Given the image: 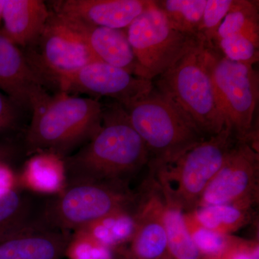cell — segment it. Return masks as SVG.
Returning <instances> with one entry per match:
<instances>
[{
    "label": "cell",
    "mask_w": 259,
    "mask_h": 259,
    "mask_svg": "<svg viewBox=\"0 0 259 259\" xmlns=\"http://www.w3.org/2000/svg\"><path fill=\"white\" fill-rule=\"evenodd\" d=\"M53 83L61 93L86 94L95 99L109 97L122 107L146 97L154 88L152 81L100 61L85 65L71 74L58 78Z\"/></svg>",
    "instance_id": "obj_11"
},
{
    "label": "cell",
    "mask_w": 259,
    "mask_h": 259,
    "mask_svg": "<svg viewBox=\"0 0 259 259\" xmlns=\"http://www.w3.org/2000/svg\"><path fill=\"white\" fill-rule=\"evenodd\" d=\"M20 151L16 145L10 141H0V164L9 166L15 161Z\"/></svg>",
    "instance_id": "obj_27"
},
{
    "label": "cell",
    "mask_w": 259,
    "mask_h": 259,
    "mask_svg": "<svg viewBox=\"0 0 259 259\" xmlns=\"http://www.w3.org/2000/svg\"><path fill=\"white\" fill-rule=\"evenodd\" d=\"M214 48L226 59L236 62L255 65L259 59V47L241 35L218 39Z\"/></svg>",
    "instance_id": "obj_23"
},
{
    "label": "cell",
    "mask_w": 259,
    "mask_h": 259,
    "mask_svg": "<svg viewBox=\"0 0 259 259\" xmlns=\"http://www.w3.org/2000/svg\"><path fill=\"white\" fill-rule=\"evenodd\" d=\"M212 47L199 35L180 60L153 81L155 88L169 97L207 138L226 127L209 71Z\"/></svg>",
    "instance_id": "obj_4"
},
{
    "label": "cell",
    "mask_w": 259,
    "mask_h": 259,
    "mask_svg": "<svg viewBox=\"0 0 259 259\" xmlns=\"http://www.w3.org/2000/svg\"><path fill=\"white\" fill-rule=\"evenodd\" d=\"M41 35L30 47L27 59L42 81L54 83L58 78L77 71L97 61L72 23L64 16L50 10Z\"/></svg>",
    "instance_id": "obj_9"
},
{
    "label": "cell",
    "mask_w": 259,
    "mask_h": 259,
    "mask_svg": "<svg viewBox=\"0 0 259 259\" xmlns=\"http://www.w3.org/2000/svg\"><path fill=\"white\" fill-rule=\"evenodd\" d=\"M233 3V0H207L198 35L210 47H214L218 29Z\"/></svg>",
    "instance_id": "obj_24"
},
{
    "label": "cell",
    "mask_w": 259,
    "mask_h": 259,
    "mask_svg": "<svg viewBox=\"0 0 259 259\" xmlns=\"http://www.w3.org/2000/svg\"><path fill=\"white\" fill-rule=\"evenodd\" d=\"M236 141L231 127L226 126L172 159L148 163L153 184L170 203L182 211H194Z\"/></svg>",
    "instance_id": "obj_3"
},
{
    "label": "cell",
    "mask_w": 259,
    "mask_h": 259,
    "mask_svg": "<svg viewBox=\"0 0 259 259\" xmlns=\"http://www.w3.org/2000/svg\"><path fill=\"white\" fill-rule=\"evenodd\" d=\"M253 66L229 60L211 49L209 71L218 109L237 140L246 142H253L259 99L258 73Z\"/></svg>",
    "instance_id": "obj_7"
},
{
    "label": "cell",
    "mask_w": 259,
    "mask_h": 259,
    "mask_svg": "<svg viewBox=\"0 0 259 259\" xmlns=\"http://www.w3.org/2000/svg\"><path fill=\"white\" fill-rule=\"evenodd\" d=\"M258 11V1L233 0L231 10L218 29L216 40L238 35L259 47Z\"/></svg>",
    "instance_id": "obj_20"
},
{
    "label": "cell",
    "mask_w": 259,
    "mask_h": 259,
    "mask_svg": "<svg viewBox=\"0 0 259 259\" xmlns=\"http://www.w3.org/2000/svg\"><path fill=\"white\" fill-rule=\"evenodd\" d=\"M23 51L0 29V90L16 106L32 110L49 95Z\"/></svg>",
    "instance_id": "obj_12"
},
{
    "label": "cell",
    "mask_w": 259,
    "mask_h": 259,
    "mask_svg": "<svg viewBox=\"0 0 259 259\" xmlns=\"http://www.w3.org/2000/svg\"><path fill=\"white\" fill-rule=\"evenodd\" d=\"M104 107L98 99L61 93L32 110L25 136L27 155L49 153L61 159L93 139L101 127Z\"/></svg>",
    "instance_id": "obj_2"
},
{
    "label": "cell",
    "mask_w": 259,
    "mask_h": 259,
    "mask_svg": "<svg viewBox=\"0 0 259 259\" xmlns=\"http://www.w3.org/2000/svg\"><path fill=\"white\" fill-rule=\"evenodd\" d=\"M199 253L209 258L223 259L232 247L227 235L199 226L191 233Z\"/></svg>",
    "instance_id": "obj_25"
},
{
    "label": "cell",
    "mask_w": 259,
    "mask_h": 259,
    "mask_svg": "<svg viewBox=\"0 0 259 259\" xmlns=\"http://www.w3.org/2000/svg\"><path fill=\"white\" fill-rule=\"evenodd\" d=\"M151 0H61L52 2L53 11L83 23L126 29Z\"/></svg>",
    "instance_id": "obj_14"
},
{
    "label": "cell",
    "mask_w": 259,
    "mask_h": 259,
    "mask_svg": "<svg viewBox=\"0 0 259 259\" xmlns=\"http://www.w3.org/2000/svg\"><path fill=\"white\" fill-rule=\"evenodd\" d=\"M137 214L139 225L131 240L134 259L160 258L167 250L166 233L149 199L140 201Z\"/></svg>",
    "instance_id": "obj_19"
},
{
    "label": "cell",
    "mask_w": 259,
    "mask_h": 259,
    "mask_svg": "<svg viewBox=\"0 0 259 259\" xmlns=\"http://www.w3.org/2000/svg\"><path fill=\"white\" fill-rule=\"evenodd\" d=\"M65 17L69 19L82 35L95 60L120 68L134 75L136 59L126 29L95 26Z\"/></svg>",
    "instance_id": "obj_16"
},
{
    "label": "cell",
    "mask_w": 259,
    "mask_h": 259,
    "mask_svg": "<svg viewBox=\"0 0 259 259\" xmlns=\"http://www.w3.org/2000/svg\"><path fill=\"white\" fill-rule=\"evenodd\" d=\"M126 32L136 59L135 76L152 81L180 60L198 37L172 28L154 0Z\"/></svg>",
    "instance_id": "obj_8"
},
{
    "label": "cell",
    "mask_w": 259,
    "mask_h": 259,
    "mask_svg": "<svg viewBox=\"0 0 259 259\" xmlns=\"http://www.w3.org/2000/svg\"><path fill=\"white\" fill-rule=\"evenodd\" d=\"M153 187L156 192L148 199L166 231L167 249L177 259H198L200 253L192 240L183 211L166 200L156 185Z\"/></svg>",
    "instance_id": "obj_18"
},
{
    "label": "cell",
    "mask_w": 259,
    "mask_h": 259,
    "mask_svg": "<svg viewBox=\"0 0 259 259\" xmlns=\"http://www.w3.org/2000/svg\"><path fill=\"white\" fill-rule=\"evenodd\" d=\"M71 243L69 232L40 227L0 241V259H63Z\"/></svg>",
    "instance_id": "obj_15"
},
{
    "label": "cell",
    "mask_w": 259,
    "mask_h": 259,
    "mask_svg": "<svg viewBox=\"0 0 259 259\" xmlns=\"http://www.w3.org/2000/svg\"><path fill=\"white\" fill-rule=\"evenodd\" d=\"M258 146L237 140L197 207L220 204L250 207L258 194Z\"/></svg>",
    "instance_id": "obj_10"
},
{
    "label": "cell",
    "mask_w": 259,
    "mask_h": 259,
    "mask_svg": "<svg viewBox=\"0 0 259 259\" xmlns=\"http://www.w3.org/2000/svg\"><path fill=\"white\" fill-rule=\"evenodd\" d=\"M50 13L41 0H5L2 30L19 48H29L41 35Z\"/></svg>",
    "instance_id": "obj_17"
},
{
    "label": "cell",
    "mask_w": 259,
    "mask_h": 259,
    "mask_svg": "<svg viewBox=\"0 0 259 259\" xmlns=\"http://www.w3.org/2000/svg\"><path fill=\"white\" fill-rule=\"evenodd\" d=\"M16 105L9 98L0 93V130L4 133L13 130L17 125Z\"/></svg>",
    "instance_id": "obj_26"
},
{
    "label": "cell",
    "mask_w": 259,
    "mask_h": 259,
    "mask_svg": "<svg viewBox=\"0 0 259 259\" xmlns=\"http://www.w3.org/2000/svg\"><path fill=\"white\" fill-rule=\"evenodd\" d=\"M139 197L127 185L102 182L65 183L51 194L46 218L49 226L69 232L92 227L120 213L134 212Z\"/></svg>",
    "instance_id": "obj_5"
},
{
    "label": "cell",
    "mask_w": 259,
    "mask_h": 259,
    "mask_svg": "<svg viewBox=\"0 0 259 259\" xmlns=\"http://www.w3.org/2000/svg\"><path fill=\"white\" fill-rule=\"evenodd\" d=\"M249 208V206L220 204L197 207L194 211L199 226L227 235L248 222Z\"/></svg>",
    "instance_id": "obj_21"
},
{
    "label": "cell",
    "mask_w": 259,
    "mask_h": 259,
    "mask_svg": "<svg viewBox=\"0 0 259 259\" xmlns=\"http://www.w3.org/2000/svg\"><path fill=\"white\" fill-rule=\"evenodd\" d=\"M149 161L144 141L131 125L125 108L115 102L104 107L101 127L93 139L63 158L64 184L102 182L128 186Z\"/></svg>",
    "instance_id": "obj_1"
},
{
    "label": "cell",
    "mask_w": 259,
    "mask_h": 259,
    "mask_svg": "<svg viewBox=\"0 0 259 259\" xmlns=\"http://www.w3.org/2000/svg\"><path fill=\"white\" fill-rule=\"evenodd\" d=\"M2 133H3V132H2L1 130H0V134H2Z\"/></svg>",
    "instance_id": "obj_30"
},
{
    "label": "cell",
    "mask_w": 259,
    "mask_h": 259,
    "mask_svg": "<svg viewBox=\"0 0 259 259\" xmlns=\"http://www.w3.org/2000/svg\"><path fill=\"white\" fill-rule=\"evenodd\" d=\"M172 28L190 36L198 31L207 0H154Z\"/></svg>",
    "instance_id": "obj_22"
},
{
    "label": "cell",
    "mask_w": 259,
    "mask_h": 259,
    "mask_svg": "<svg viewBox=\"0 0 259 259\" xmlns=\"http://www.w3.org/2000/svg\"><path fill=\"white\" fill-rule=\"evenodd\" d=\"M149 153V163L168 161L207 139L169 97L153 88L123 107Z\"/></svg>",
    "instance_id": "obj_6"
},
{
    "label": "cell",
    "mask_w": 259,
    "mask_h": 259,
    "mask_svg": "<svg viewBox=\"0 0 259 259\" xmlns=\"http://www.w3.org/2000/svg\"><path fill=\"white\" fill-rule=\"evenodd\" d=\"M50 194L20 184L0 189V241L35 228L51 226L46 218Z\"/></svg>",
    "instance_id": "obj_13"
},
{
    "label": "cell",
    "mask_w": 259,
    "mask_h": 259,
    "mask_svg": "<svg viewBox=\"0 0 259 259\" xmlns=\"http://www.w3.org/2000/svg\"><path fill=\"white\" fill-rule=\"evenodd\" d=\"M223 259H258V247H232Z\"/></svg>",
    "instance_id": "obj_28"
},
{
    "label": "cell",
    "mask_w": 259,
    "mask_h": 259,
    "mask_svg": "<svg viewBox=\"0 0 259 259\" xmlns=\"http://www.w3.org/2000/svg\"><path fill=\"white\" fill-rule=\"evenodd\" d=\"M5 4V0H0V22L3 21V10Z\"/></svg>",
    "instance_id": "obj_29"
}]
</instances>
